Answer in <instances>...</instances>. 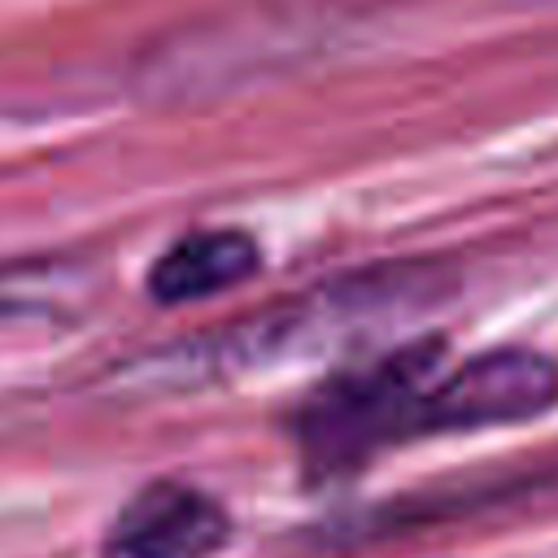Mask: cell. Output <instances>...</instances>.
<instances>
[{"label": "cell", "mask_w": 558, "mask_h": 558, "mask_svg": "<svg viewBox=\"0 0 558 558\" xmlns=\"http://www.w3.org/2000/svg\"><path fill=\"white\" fill-rule=\"evenodd\" d=\"M257 270V244L244 231H196L183 235L179 244H170L153 275L148 288L157 301H196L209 292H222L231 283H240L244 275Z\"/></svg>", "instance_id": "277c9868"}, {"label": "cell", "mask_w": 558, "mask_h": 558, "mask_svg": "<svg viewBox=\"0 0 558 558\" xmlns=\"http://www.w3.org/2000/svg\"><path fill=\"white\" fill-rule=\"evenodd\" d=\"M436 340L405 344L384 362L331 379L301 414V445L314 471H340L375 445L414 432L423 384L436 366Z\"/></svg>", "instance_id": "6da1fadb"}, {"label": "cell", "mask_w": 558, "mask_h": 558, "mask_svg": "<svg viewBox=\"0 0 558 558\" xmlns=\"http://www.w3.org/2000/svg\"><path fill=\"white\" fill-rule=\"evenodd\" d=\"M227 541V514L187 484H148L113 519L100 558H209Z\"/></svg>", "instance_id": "3957f363"}, {"label": "cell", "mask_w": 558, "mask_h": 558, "mask_svg": "<svg viewBox=\"0 0 558 558\" xmlns=\"http://www.w3.org/2000/svg\"><path fill=\"white\" fill-rule=\"evenodd\" d=\"M558 401V366L536 349H493L462 362L418 401L414 432H480L545 414Z\"/></svg>", "instance_id": "7a4b0ae2"}]
</instances>
